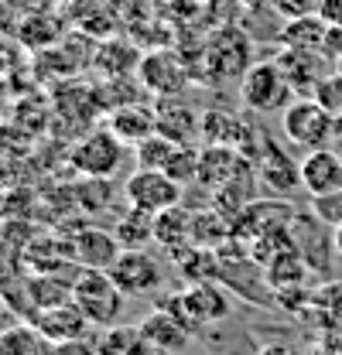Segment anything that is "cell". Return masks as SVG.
<instances>
[{
    "instance_id": "9a60e30c",
    "label": "cell",
    "mask_w": 342,
    "mask_h": 355,
    "mask_svg": "<svg viewBox=\"0 0 342 355\" xmlns=\"http://www.w3.org/2000/svg\"><path fill=\"white\" fill-rule=\"evenodd\" d=\"M154 130L174 144H195V137H202V116L188 103L165 96L154 106Z\"/></svg>"
},
{
    "instance_id": "7402d4cb",
    "label": "cell",
    "mask_w": 342,
    "mask_h": 355,
    "mask_svg": "<svg viewBox=\"0 0 342 355\" xmlns=\"http://www.w3.org/2000/svg\"><path fill=\"white\" fill-rule=\"evenodd\" d=\"M277 65L284 69L288 83L295 89V96H311L315 86L322 83V72H318V62H315V51H295V48H284L277 55Z\"/></svg>"
},
{
    "instance_id": "ac0fdd59",
    "label": "cell",
    "mask_w": 342,
    "mask_h": 355,
    "mask_svg": "<svg viewBox=\"0 0 342 355\" xmlns=\"http://www.w3.org/2000/svg\"><path fill=\"white\" fill-rule=\"evenodd\" d=\"M106 130L133 147V144H140L144 137L154 133V110L144 106V103H127V106H120V110L110 113Z\"/></svg>"
},
{
    "instance_id": "603a6c76",
    "label": "cell",
    "mask_w": 342,
    "mask_h": 355,
    "mask_svg": "<svg viewBox=\"0 0 342 355\" xmlns=\"http://www.w3.org/2000/svg\"><path fill=\"white\" fill-rule=\"evenodd\" d=\"M263 273H267L270 291H284V287H301L311 270H308V263L298 257V250L288 246V250H281L277 257H270V260L263 263Z\"/></svg>"
},
{
    "instance_id": "b9f144b4",
    "label": "cell",
    "mask_w": 342,
    "mask_h": 355,
    "mask_svg": "<svg viewBox=\"0 0 342 355\" xmlns=\"http://www.w3.org/2000/svg\"><path fill=\"white\" fill-rule=\"evenodd\" d=\"M10 164L14 161L0 154V191H10Z\"/></svg>"
},
{
    "instance_id": "d590c367",
    "label": "cell",
    "mask_w": 342,
    "mask_h": 355,
    "mask_svg": "<svg viewBox=\"0 0 342 355\" xmlns=\"http://www.w3.org/2000/svg\"><path fill=\"white\" fill-rule=\"evenodd\" d=\"M48 355H99L96 352V342H86V338H72V342H51Z\"/></svg>"
},
{
    "instance_id": "f1b7e54d",
    "label": "cell",
    "mask_w": 342,
    "mask_h": 355,
    "mask_svg": "<svg viewBox=\"0 0 342 355\" xmlns=\"http://www.w3.org/2000/svg\"><path fill=\"white\" fill-rule=\"evenodd\" d=\"M140 338V328L137 324H110V328H99L96 331V352L99 355H130L133 342Z\"/></svg>"
},
{
    "instance_id": "74e56055",
    "label": "cell",
    "mask_w": 342,
    "mask_h": 355,
    "mask_svg": "<svg viewBox=\"0 0 342 355\" xmlns=\"http://www.w3.org/2000/svg\"><path fill=\"white\" fill-rule=\"evenodd\" d=\"M329 58H339L342 55V24H329L325 31V48H322Z\"/></svg>"
},
{
    "instance_id": "f35d334b",
    "label": "cell",
    "mask_w": 342,
    "mask_h": 355,
    "mask_svg": "<svg viewBox=\"0 0 342 355\" xmlns=\"http://www.w3.org/2000/svg\"><path fill=\"white\" fill-rule=\"evenodd\" d=\"M318 14H322L325 24H342V0H322Z\"/></svg>"
},
{
    "instance_id": "7bdbcfd3",
    "label": "cell",
    "mask_w": 342,
    "mask_h": 355,
    "mask_svg": "<svg viewBox=\"0 0 342 355\" xmlns=\"http://www.w3.org/2000/svg\"><path fill=\"white\" fill-rule=\"evenodd\" d=\"M336 72H339V76H342V55H339V58H336Z\"/></svg>"
},
{
    "instance_id": "44dd1931",
    "label": "cell",
    "mask_w": 342,
    "mask_h": 355,
    "mask_svg": "<svg viewBox=\"0 0 342 355\" xmlns=\"http://www.w3.org/2000/svg\"><path fill=\"white\" fill-rule=\"evenodd\" d=\"M325 31L329 24L322 21V14H304V17H291L288 28H281V44L295 48V51H315L325 55Z\"/></svg>"
},
{
    "instance_id": "52a82bcc",
    "label": "cell",
    "mask_w": 342,
    "mask_h": 355,
    "mask_svg": "<svg viewBox=\"0 0 342 355\" xmlns=\"http://www.w3.org/2000/svg\"><path fill=\"white\" fill-rule=\"evenodd\" d=\"M124 157V140L110 130H92L79 137L69 150V164L86 178H113Z\"/></svg>"
},
{
    "instance_id": "f546056e",
    "label": "cell",
    "mask_w": 342,
    "mask_h": 355,
    "mask_svg": "<svg viewBox=\"0 0 342 355\" xmlns=\"http://www.w3.org/2000/svg\"><path fill=\"white\" fill-rule=\"evenodd\" d=\"M174 147H178L174 140H168V137H161V133L154 130L151 137H144L140 144H133V157H137V164H140V168L165 171V164L171 161Z\"/></svg>"
},
{
    "instance_id": "7a4b0ae2",
    "label": "cell",
    "mask_w": 342,
    "mask_h": 355,
    "mask_svg": "<svg viewBox=\"0 0 342 355\" xmlns=\"http://www.w3.org/2000/svg\"><path fill=\"white\" fill-rule=\"evenodd\" d=\"M124 291L117 287V280L110 277V270H86L79 266V273L72 277V301L83 308L92 328H110L120 321L124 311Z\"/></svg>"
},
{
    "instance_id": "1f68e13d",
    "label": "cell",
    "mask_w": 342,
    "mask_h": 355,
    "mask_svg": "<svg viewBox=\"0 0 342 355\" xmlns=\"http://www.w3.org/2000/svg\"><path fill=\"white\" fill-rule=\"evenodd\" d=\"M336 120H342V76L339 72H332V76H322V83L315 86V92H311Z\"/></svg>"
},
{
    "instance_id": "ab89813d",
    "label": "cell",
    "mask_w": 342,
    "mask_h": 355,
    "mask_svg": "<svg viewBox=\"0 0 342 355\" xmlns=\"http://www.w3.org/2000/svg\"><path fill=\"white\" fill-rule=\"evenodd\" d=\"M130 355H168V352H165V349H158L154 342H147V338L140 335V338L133 342V349H130Z\"/></svg>"
},
{
    "instance_id": "277c9868",
    "label": "cell",
    "mask_w": 342,
    "mask_h": 355,
    "mask_svg": "<svg viewBox=\"0 0 342 355\" xmlns=\"http://www.w3.org/2000/svg\"><path fill=\"white\" fill-rule=\"evenodd\" d=\"M254 44L247 38V31L240 28H219L202 48V76L209 83H229V79H243V72L254 65L250 58Z\"/></svg>"
},
{
    "instance_id": "9c48e42d",
    "label": "cell",
    "mask_w": 342,
    "mask_h": 355,
    "mask_svg": "<svg viewBox=\"0 0 342 355\" xmlns=\"http://www.w3.org/2000/svg\"><path fill=\"white\" fill-rule=\"evenodd\" d=\"M254 168H256L260 184H263L270 195L288 198V195L301 191V161H295L291 154H284V147H281L277 140H270L267 133H263V140H260Z\"/></svg>"
},
{
    "instance_id": "ba28073f",
    "label": "cell",
    "mask_w": 342,
    "mask_h": 355,
    "mask_svg": "<svg viewBox=\"0 0 342 355\" xmlns=\"http://www.w3.org/2000/svg\"><path fill=\"white\" fill-rule=\"evenodd\" d=\"M124 198L133 209H144L151 216L165 212L171 205H181V184L168 171H154V168H137L124 184Z\"/></svg>"
},
{
    "instance_id": "4dcf8cb0",
    "label": "cell",
    "mask_w": 342,
    "mask_h": 355,
    "mask_svg": "<svg viewBox=\"0 0 342 355\" xmlns=\"http://www.w3.org/2000/svg\"><path fill=\"white\" fill-rule=\"evenodd\" d=\"M199 154H202V147H195V144H178L174 154H171V161L165 164V171H168L181 188H185L188 181H199Z\"/></svg>"
},
{
    "instance_id": "cb8c5ba5",
    "label": "cell",
    "mask_w": 342,
    "mask_h": 355,
    "mask_svg": "<svg viewBox=\"0 0 342 355\" xmlns=\"http://www.w3.org/2000/svg\"><path fill=\"white\" fill-rule=\"evenodd\" d=\"M113 236L120 239V246H124V250H144L147 243H154V216H151V212H144V209L127 205V212H120V216H117Z\"/></svg>"
},
{
    "instance_id": "60d3db41",
    "label": "cell",
    "mask_w": 342,
    "mask_h": 355,
    "mask_svg": "<svg viewBox=\"0 0 342 355\" xmlns=\"http://www.w3.org/2000/svg\"><path fill=\"white\" fill-rule=\"evenodd\" d=\"M256 355H298L291 345H284V342H270V345H263Z\"/></svg>"
},
{
    "instance_id": "8d00e7d4",
    "label": "cell",
    "mask_w": 342,
    "mask_h": 355,
    "mask_svg": "<svg viewBox=\"0 0 342 355\" xmlns=\"http://www.w3.org/2000/svg\"><path fill=\"white\" fill-rule=\"evenodd\" d=\"M17 44H10L7 35H0V79H7L14 69H17Z\"/></svg>"
},
{
    "instance_id": "30bf717a",
    "label": "cell",
    "mask_w": 342,
    "mask_h": 355,
    "mask_svg": "<svg viewBox=\"0 0 342 355\" xmlns=\"http://www.w3.org/2000/svg\"><path fill=\"white\" fill-rule=\"evenodd\" d=\"M110 277L127 297H147L165 284V270L147 250H124L110 266Z\"/></svg>"
},
{
    "instance_id": "83f0119b",
    "label": "cell",
    "mask_w": 342,
    "mask_h": 355,
    "mask_svg": "<svg viewBox=\"0 0 342 355\" xmlns=\"http://www.w3.org/2000/svg\"><path fill=\"white\" fill-rule=\"evenodd\" d=\"M76 202L83 205V212H106L110 205H113V198H117V191H113V184H110V178H86L76 184Z\"/></svg>"
},
{
    "instance_id": "5b68a950",
    "label": "cell",
    "mask_w": 342,
    "mask_h": 355,
    "mask_svg": "<svg viewBox=\"0 0 342 355\" xmlns=\"http://www.w3.org/2000/svg\"><path fill=\"white\" fill-rule=\"evenodd\" d=\"M161 304L171 311H178L195 331H199V328L222 324V321L229 318V297H226V291H222L215 280H192L185 291L165 297Z\"/></svg>"
},
{
    "instance_id": "3957f363",
    "label": "cell",
    "mask_w": 342,
    "mask_h": 355,
    "mask_svg": "<svg viewBox=\"0 0 342 355\" xmlns=\"http://www.w3.org/2000/svg\"><path fill=\"white\" fill-rule=\"evenodd\" d=\"M336 116L315 99V96H298L284 113H281V130L284 140L301 147L304 154L308 150H318V147H329V140H336Z\"/></svg>"
},
{
    "instance_id": "d6a6232c",
    "label": "cell",
    "mask_w": 342,
    "mask_h": 355,
    "mask_svg": "<svg viewBox=\"0 0 342 355\" xmlns=\"http://www.w3.org/2000/svg\"><path fill=\"white\" fill-rule=\"evenodd\" d=\"M311 212L325 222V225L342 229V188L339 191H329V195H315V198H311Z\"/></svg>"
},
{
    "instance_id": "ffe728a7",
    "label": "cell",
    "mask_w": 342,
    "mask_h": 355,
    "mask_svg": "<svg viewBox=\"0 0 342 355\" xmlns=\"http://www.w3.org/2000/svg\"><path fill=\"white\" fill-rule=\"evenodd\" d=\"M92 65L99 69L103 79H117V76H133L140 69V48L120 38H110L106 44H99V51L92 55Z\"/></svg>"
},
{
    "instance_id": "d6986e66",
    "label": "cell",
    "mask_w": 342,
    "mask_h": 355,
    "mask_svg": "<svg viewBox=\"0 0 342 355\" xmlns=\"http://www.w3.org/2000/svg\"><path fill=\"white\" fill-rule=\"evenodd\" d=\"M192 216L185 205H171L154 216V243L165 246L168 253H178L192 243Z\"/></svg>"
},
{
    "instance_id": "836d02e7",
    "label": "cell",
    "mask_w": 342,
    "mask_h": 355,
    "mask_svg": "<svg viewBox=\"0 0 342 355\" xmlns=\"http://www.w3.org/2000/svg\"><path fill=\"white\" fill-rule=\"evenodd\" d=\"M311 304L329 311L332 318H342V280H332V284L318 287V291L311 294Z\"/></svg>"
},
{
    "instance_id": "4fadbf2b",
    "label": "cell",
    "mask_w": 342,
    "mask_h": 355,
    "mask_svg": "<svg viewBox=\"0 0 342 355\" xmlns=\"http://www.w3.org/2000/svg\"><path fill=\"white\" fill-rule=\"evenodd\" d=\"M342 188V154L332 147H318L308 150L301 157V191L308 198L315 195H329Z\"/></svg>"
},
{
    "instance_id": "6da1fadb",
    "label": "cell",
    "mask_w": 342,
    "mask_h": 355,
    "mask_svg": "<svg viewBox=\"0 0 342 355\" xmlns=\"http://www.w3.org/2000/svg\"><path fill=\"white\" fill-rule=\"evenodd\" d=\"M295 99L298 96L288 83L284 69L277 65V58L254 62L240 79V103L247 113H284Z\"/></svg>"
},
{
    "instance_id": "2e32d148",
    "label": "cell",
    "mask_w": 342,
    "mask_h": 355,
    "mask_svg": "<svg viewBox=\"0 0 342 355\" xmlns=\"http://www.w3.org/2000/svg\"><path fill=\"white\" fill-rule=\"evenodd\" d=\"M31 324L42 331L48 342H72V338H86V331L92 328L89 318L83 314V308L76 301H62V304H51V308H42Z\"/></svg>"
},
{
    "instance_id": "e0dca14e",
    "label": "cell",
    "mask_w": 342,
    "mask_h": 355,
    "mask_svg": "<svg viewBox=\"0 0 342 355\" xmlns=\"http://www.w3.org/2000/svg\"><path fill=\"white\" fill-rule=\"evenodd\" d=\"M247 161H250V157H243V154H240L236 147H229V144H206L202 154H199V184H202L206 191H215V188H222L229 178L236 175Z\"/></svg>"
},
{
    "instance_id": "4316f807",
    "label": "cell",
    "mask_w": 342,
    "mask_h": 355,
    "mask_svg": "<svg viewBox=\"0 0 342 355\" xmlns=\"http://www.w3.org/2000/svg\"><path fill=\"white\" fill-rule=\"evenodd\" d=\"M28 291H31V301H35L38 311L51 308V304H62V301H72V284H65L58 273H38V277H31L28 280Z\"/></svg>"
},
{
    "instance_id": "8992f818",
    "label": "cell",
    "mask_w": 342,
    "mask_h": 355,
    "mask_svg": "<svg viewBox=\"0 0 342 355\" xmlns=\"http://www.w3.org/2000/svg\"><path fill=\"white\" fill-rule=\"evenodd\" d=\"M288 236H291V246L298 250V257L308 263V270H315V273L332 270V257L339 253L332 225H325L315 212H298L288 225Z\"/></svg>"
},
{
    "instance_id": "484cf974",
    "label": "cell",
    "mask_w": 342,
    "mask_h": 355,
    "mask_svg": "<svg viewBox=\"0 0 342 355\" xmlns=\"http://www.w3.org/2000/svg\"><path fill=\"white\" fill-rule=\"evenodd\" d=\"M144 92H147V89L140 86V79L117 76V79H103V83L96 86V103L103 106V113H113V110H120V106H127V103H140Z\"/></svg>"
},
{
    "instance_id": "e575fe53",
    "label": "cell",
    "mask_w": 342,
    "mask_h": 355,
    "mask_svg": "<svg viewBox=\"0 0 342 355\" xmlns=\"http://www.w3.org/2000/svg\"><path fill=\"white\" fill-rule=\"evenodd\" d=\"M21 263H24L21 250H17V253H10V246H0V291L14 284V277H17Z\"/></svg>"
},
{
    "instance_id": "8fae6325",
    "label": "cell",
    "mask_w": 342,
    "mask_h": 355,
    "mask_svg": "<svg viewBox=\"0 0 342 355\" xmlns=\"http://www.w3.org/2000/svg\"><path fill=\"white\" fill-rule=\"evenodd\" d=\"M137 79L147 92H154L158 99L165 96H178L185 83H188V69H185V58L178 51H151L140 58V69H137Z\"/></svg>"
},
{
    "instance_id": "5bb4252c",
    "label": "cell",
    "mask_w": 342,
    "mask_h": 355,
    "mask_svg": "<svg viewBox=\"0 0 342 355\" xmlns=\"http://www.w3.org/2000/svg\"><path fill=\"white\" fill-rule=\"evenodd\" d=\"M120 253H124V246H120V239H117L110 229L83 225V229L72 236L76 266H86V270H110V266L117 263Z\"/></svg>"
},
{
    "instance_id": "7c38bea8",
    "label": "cell",
    "mask_w": 342,
    "mask_h": 355,
    "mask_svg": "<svg viewBox=\"0 0 342 355\" xmlns=\"http://www.w3.org/2000/svg\"><path fill=\"white\" fill-rule=\"evenodd\" d=\"M137 328H140V335H144L147 342H154L158 349H165L168 355L185 352L188 342H192V331H195L178 311L165 308V304H158L147 318H140Z\"/></svg>"
},
{
    "instance_id": "d4e9b609",
    "label": "cell",
    "mask_w": 342,
    "mask_h": 355,
    "mask_svg": "<svg viewBox=\"0 0 342 355\" xmlns=\"http://www.w3.org/2000/svg\"><path fill=\"white\" fill-rule=\"evenodd\" d=\"M48 345L51 342L31 321H21L0 335V355H48Z\"/></svg>"
}]
</instances>
